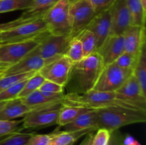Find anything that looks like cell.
<instances>
[{"label": "cell", "instance_id": "4", "mask_svg": "<svg viewBox=\"0 0 146 145\" xmlns=\"http://www.w3.org/2000/svg\"><path fill=\"white\" fill-rule=\"evenodd\" d=\"M70 1L59 0L43 16L47 31L55 36H69L71 25L69 16Z\"/></svg>", "mask_w": 146, "mask_h": 145}, {"label": "cell", "instance_id": "6", "mask_svg": "<svg viewBox=\"0 0 146 145\" xmlns=\"http://www.w3.org/2000/svg\"><path fill=\"white\" fill-rule=\"evenodd\" d=\"M71 38L66 36H55L47 33L32 51L45 60L47 64L65 55Z\"/></svg>", "mask_w": 146, "mask_h": 145}, {"label": "cell", "instance_id": "19", "mask_svg": "<svg viewBox=\"0 0 146 145\" xmlns=\"http://www.w3.org/2000/svg\"><path fill=\"white\" fill-rule=\"evenodd\" d=\"M96 128L82 129L78 131H54L51 133V140L49 145H70L74 144L80 138L88 133L95 132Z\"/></svg>", "mask_w": 146, "mask_h": 145}, {"label": "cell", "instance_id": "20", "mask_svg": "<svg viewBox=\"0 0 146 145\" xmlns=\"http://www.w3.org/2000/svg\"><path fill=\"white\" fill-rule=\"evenodd\" d=\"M96 110L89 109L77 117L74 121L62 127L63 131H78L82 129L96 128Z\"/></svg>", "mask_w": 146, "mask_h": 145}, {"label": "cell", "instance_id": "33", "mask_svg": "<svg viewBox=\"0 0 146 145\" xmlns=\"http://www.w3.org/2000/svg\"><path fill=\"white\" fill-rule=\"evenodd\" d=\"M29 79V78H28ZM28 79L24 80L20 82L14 84L6 90L0 92V102L1 101H9L18 98L19 95L22 90L26 82Z\"/></svg>", "mask_w": 146, "mask_h": 145}, {"label": "cell", "instance_id": "13", "mask_svg": "<svg viewBox=\"0 0 146 145\" xmlns=\"http://www.w3.org/2000/svg\"><path fill=\"white\" fill-rule=\"evenodd\" d=\"M104 65L115 62L124 52V41L123 35L110 34L97 49Z\"/></svg>", "mask_w": 146, "mask_h": 145}, {"label": "cell", "instance_id": "44", "mask_svg": "<svg viewBox=\"0 0 146 145\" xmlns=\"http://www.w3.org/2000/svg\"><path fill=\"white\" fill-rule=\"evenodd\" d=\"M7 102H8V101H1V102H0V111L4 108V107L5 106L6 104L7 103Z\"/></svg>", "mask_w": 146, "mask_h": 145}, {"label": "cell", "instance_id": "27", "mask_svg": "<svg viewBox=\"0 0 146 145\" xmlns=\"http://www.w3.org/2000/svg\"><path fill=\"white\" fill-rule=\"evenodd\" d=\"M65 55L73 63V64L79 62L85 58L81 41L78 38L76 37L70 41Z\"/></svg>", "mask_w": 146, "mask_h": 145}, {"label": "cell", "instance_id": "47", "mask_svg": "<svg viewBox=\"0 0 146 145\" xmlns=\"http://www.w3.org/2000/svg\"><path fill=\"white\" fill-rule=\"evenodd\" d=\"M0 77H2V76H1V74H0Z\"/></svg>", "mask_w": 146, "mask_h": 145}, {"label": "cell", "instance_id": "10", "mask_svg": "<svg viewBox=\"0 0 146 145\" xmlns=\"http://www.w3.org/2000/svg\"><path fill=\"white\" fill-rule=\"evenodd\" d=\"M46 34L27 41L0 44V62L9 65L19 62L38 45L42 37Z\"/></svg>", "mask_w": 146, "mask_h": 145}, {"label": "cell", "instance_id": "46", "mask_svg": "<svg viewBox=\"0 0 146 145\" xmlns=\"http://www.w3.org/2000/svg\"><path fill=\"white\" fill-rule=\"evenodd\" d=\"M68 1H70V3H72V2H74V1H77V0H68Z\"/></svg>", "mask_w": 146, "mask_h": 145}, {"label": "cell", "instance_id": "48", "mask_svg": "<svg viewBox=\"0 0 146 145\" xmlns=\"http://www.w3.org/2000/svg\"><path fill=\"white\" fill-rule=\"evenodd\" d=\"M70 145H74V144H70Z\"/></svg>", "mask_w": 146, "mask_h": 145}, {"label": "cell", "instance_id": "21", "mask_svg": "<svg viewBox=\"0 0 146 145\" xmlns=\"http://www.w3.org/2000/svg\"><path fill=\"white\" fill-rule=\"evenodd\" d=\"M63 98H48V97L44 95L42 92H41L38 90L33 92L32 93L29 94L27 96L24 97V98H21L20 99L21 100V101L25 105H28V106L31 107L39 109V108L51 106V105H54V104L62 102Z\"/></svg>", "mask_w": 146, "mask_h": 145}, {"label": "cell", "instance_id": "43", "mask_svg": "<svg viewBox=\"0 0 146 145\" xmlns=\"http://www.w3.org/2000/svg\"><path fill=\"white\" fill-rule=\"evenodd\" d=\"M9 65H9V64L8 63H5L0 62V74L2 73L3 71H5Z\"/></svg>", "mask_w": 146, "mask_h": 145}, {"label": "cell", "instance_id": "45", "mask_svg": "<svg viewBox=\"0 0 146 145\" xmlns=\"http://www.w3.org/2000/svg\"><path fill=\"white\" fill-rule=\"evenodd\" d=\"M140 1H141L143 9L146 11V0H140Z\"/></svg>", "mask_w": 146, "mask_h": 145}, {"label": "cell", "instance_id": "15", "mask_svg": "<svg viewBox=\"0 0 146 145\" xmlns=\"http://www.w3.org/2000/svg\"><path fill=\"white\" fill-rule=\"evenodd\" d=\"M86 28L90 30L95 36L98 49L111 34V18L110 9L97 14Z\"/></svg>", "mask_w": 146, "mask_h": 145}, {"label": "cell", "instance_id": "28", "mask_svg": "<svg viewBox=\"0 0 146 145\" xmlns=\"http://www.w3.org/2000/svg\"><path fill=\"white\" fill-rule=\"evenodd\" d=\"M44 80H45L44 78L40 75L38 71L35 72L32 76H31L27 80L22 90L19 95L18 98H24L29 94L32 93L34 91L38 90Z\"/></svg>", "mask_w": 146, "mask_h": 145}, {"label": "cell", "instance_id": "24", "mask_svg": "<svg viewBox=\"0 0 146 145\" xmlns=\"http://www.w3.org/2000/svg\"><path fill=\"white\" fill-rule=\"evenodd\" d=\"M133 75L138 80L143 91L146 93V52L145 44L142 47L138 55L135 66L134 68Z\"/></svg>", "mask_w": 146, "mask_h": 145}, {"label": "cell", "instance_id": "31", "mask_svg": "<svg viewBox=\"0 0 146 145\" xmlns=\"http://www.w3.org/2000/svg\"><path fill=\"white\" fill-rule=\"evenodd\" d=\"M64 87L62 85L45 80L42 85L40 86L38 90L48 98H58L64 97Z\"/></svg>", "mask_w": 146, "mask_h": 145}, {"label": "cell", "instance_id": "12", "mask_svg": "<svg viewBox=\"0 0 146 145\" xmlns=\"http://www.w3.org/2000/svg\"><path fill=\"white\" fill-rule=\"evenodd\" d=\"M111 18V34L123 35L131 26V15L126 0H115L110 8Z\"/></svg>", "mask_w": 146, "mask_h": 145}, {"label": "cell", "instance_id": "9", "mask_svg": "<svg viewBox=\"0 0 146 145\" xmlns=\"http://www.w3.org/2000/svg\"><path fill=\"white\" fill-rule=\"evenodd\" d=\"M62 102L30 112L23 117L22 129H40L56 125Z\"/></svg>", "mask_w": 146, "mask_h": 145}, {"label": "cell", "instance_id": "18", "mask_svg": "<svg viewBox=\"0 0 146 145\" xmlns=\"http://www.w3.org/2000/svg\"><path fill=\"white\" fill-rule=\"evenodd\" d=\"M35 109H38L25 105L20 98H16L8 101L4 108L0 111V119L14 120L17 118L24 117L26 115Z\"/></svg>", "mask_w": 146, "mask_h": 145}, {"label": "cell", "instance_id": "41", "mask_svg": "<svg viewBox=\"0 0 146 145\" xmlns=\"http://www.w3.org/2000/svg\"><path fill=\"white\" fill-rule=\"evenodd\" d=\"M124 145H141L137 140L131 136L124 137Z\"/></svg>", "mask_w": 146, "mask_h": 145}, {"label": "cell", "instance_id": "5", "mask_svg": "<svg viewBox=\"0 0 146 145\" xmlns=\"http://www.w3.org/2000/svg\"><path fill=\"white\" fill-rule=\"evenodd\" d=\"M42 17L21 24L9 31L0 33V44L27 41L48 33L46 26Z\"/></svg>", "mask_w": 146, "mask_h": 145}, {"label": "cell", "instance_id": "26", "mask_svg": "<svg viewBox=\"0 0 146 145\" xmlns=\"http://www.w3.org/2000/svg\"><path fill=\"white\" fill-rule=\"evenodd\" d=\"M33 0H0V14L17 10H27Z\"/></svg>", "mask_w": 146, "mask_h": 145}, {"label": "cell", "instance_id": "35", "mask_svg": "<svg viewBox=\"0 0 146 145\" xmlns=\"http://www.w3.org/2000/svg\"><path fill=\"white\" fill-rule=\"evenodd\" d=\"M35 72H31L24 74H19V75L0 77V92L8 88L9 87L11 86L14 84L17 83V82L28 79L30 77L32 76Z\"/></svg>", "mask_w": 146, "mask_h": 145}, {"label": "cell", "instance_id": "32", "mask_svg": "<svg viewBox=\"0 0 146 145\" xmlns=\"http://www.w3.org/2000/svg\"><path fill=\"white\" fill-rule=\"evenodd\" d=\"M59 0H33L29 9L26 12L34 15H44Z\"/></svg>", "mask_w": 146, "mask_h": 145}, {"label": "cell", "instance_id": "38", "mask_svg": "<svg viewBox=\"0 0 146 145\" xmlns=\"http://www.w3.org/2000/svg\"><path fill=\"white\" fill-rule=\"evenodd\" d=\"M51 134H34L31 136L26 145H49Z\"/></svg>", "mask_w": 146, "mask_h": 145}, {"label": "cell", "instance_id": "37", "mask_svg": "<svg viewBox=\"0 0 146 145\" xmlns=\"http://www.w3.org/2000/svg\"><path fill=\"white\" fill-rule=\"evenodd\" d=\"M111 131L104 128H98L94 134L91 145H108L111 138Z\"/></svg>", "mask_w": 146, "mask_h": 145}, {"label": "cell", "instance_id": "36", "mask_svg": "<svg viewBox=\"0 0 146 145\" xmlns=\"http://www.w3.org/2000/svg\"><path fill=\"white\" fill-rule=\"evenodd\" d=\"M138 55H134L123 52L113 63L123 69L133 72L134 68L138 61Z\"/></svg>", "mask_w": 146, "mask_h": 145}, {"label": "cell", "instance_id": "3", "mask_svg": "<svg viewBox=\"0 0 146 145\" xmlns=\"http://www.w3.org/2000/svg\"><path fill=\"white\" fill-rule=\"evenodd\" d=\"M104 65L97 52L85 57L73 65L70 80L73 79L78 93H85L93 90Z\"/></svg>", "mask_w": 146, "mask_h": 145}, {"label": "cell", "instance_id": "2", "mask_svg": "<svg viewBox=\"0 0 146 145\" xmlns=\"http://www.w3.org/2000/svg\"><path fill=\"white\" fill-rule=\"evenodd\" d=\"M146 122V111L121 107H111L96 109V126L111 132L121 127Z\"/></svg>", "mask_w": 146, "mask_h": 145}, {"label": "cell", "instance_id": "1", "mask_svg": "<svg viewBox=\"0 0 146 145\" xmlns=\"http://www.w3.org/2000/svg\"><path fill=\"white\" fill-rule=\"evenodd\" d=\"M62 104L95 110L111 107H121L146 111L145 105L118 98L115 92H103L94 90L85 93L71 92L64 95Z\"/></svg>", "mask_w": 146, "mask_h": 145}, {"label": "cell", "instance_id": "7", "mask_svg": "<svg viewBox=\"0 0 146 145\" xmlns=\"http://www.w3.org/2000/svg\"><path fill=\"white\" fill-rule=\"evenodd\" d=\"M97 13L88 0H77L71 3L69 16L71 30L70 38L76 37L88 27Z\"/></svg>", "mask_w": 146, "mask_h": 145}, {"label": "cell", "instance_id": "25", "mask_svg": "<svg viewBox=\"0 0 146 145\" xmlns=\"http://www.w3.org/2000/svg\"><path fill=\"white\" fill-rule=\"evenodd\" d=\"M76 38H78L79 41H81L84 56H88L91 54L96 52V38L94 34L90 30H88V28H86L77 36Z\"/></svg>", "mask_w": 146, "mask_h": 145}, {"label": "cell", "instance_id": "22", "mask_svg": "<svg viewBox=\"0 0 146 145\" xmlns=\"http://www.w3.org/2000/svg\"><path fill=\"white\" fill-rule=\"evenodd\" d=\"M89 109H87V108L66 105L62 104L59 113H58L56 125H58L60 127H62L74 121L81 114Z\"/></svg>", "mask_w": 146, "mask_h": 145}, {"label": "cell", "instance_id": "11", "mask_svg": "<svg viewBox=\"0 0 146 145\" xmlns=\"http://www.w3.org/2000/svg\"><path fill=\"white\" fill-rule=\"evenodd\" d=\"M73 65V63L64 55L44 65L38 72L46 80L65 87L69 81Z\"/></svg>", "mask_w": 146, "mask_h": 145}, {"label": "cell", "instance_id": "14", "mask_svg": "<svg viewBox=\"0 0 146 145\" xmlns=\"http://www.w3.org/2000/svg\"><path fill=\"white\" fill-rule=\"evenodd\" d=\"M47 62L37 54L31 51L19 62L9 65L1 73V76L19 75L27 72H38L41 68L46 65Z\"/></svg>", "mask_w": 146, "mask_h": 145}, {"label": "cell", "instance_id": "34", "mask_svg": "<svg viewBox=\"0 0 146 145\" xmlns=\"http://www.w3.org/2000/svg\"><path fill=\"white\" fill-rule=\"evenodd\" d=\"M22 119L14 120H1L0 119V138L14 132H20L21 128Z\"/></svg>", "mask_w": 146, "mask_h": 145}, {"label": "cell", "instance_id": "23", "mask_svg": "<svg viewBox=\"0 0 146 145\" xmlns=\"http://www.w3.org/2000/svg\"><path fill=\"white\" fill-rule=\"evenodd\" d=\"M126 4L131 15V26L145 27L146 11L140 0H126Z\"/></svg>", "mask_w": 146, "mask_h": 145}, {"label": "cell", "instance_id": "29", "mask_svg": "<svg viewBox=\"0 0 146 145\" xmlns=\"http://www.w3.org/2000/svg\"><path fill=\"white\" fill-rule=\"evenodd\" d=\"M34 133L14 132L0 138V145H26Z\"/></svg>", "mask_w": 146, "mask_h": 145}, {"label": "cell", "instance_id": "8", "mask_svg": "<svg viewBox=\"0 0 146 145\" xmlns=\"http://www.w3.org/2000/svg\"><path fill=\"white\" fill-rule=\"evenodd\" d=\"M132 74V71L123 69L115 63L104 65L93 90L115 92Z\"/></svg>", "mask_w": 146, "mask_h": 145}, {"label": "cell", "instance_id": "30", "mask_svg": "<svg viewBox=\"0 0 146 145\" xmlns=\"http://www.w3.org/2000/svg\"><path fill=\"white\" fill-rule=\"evenodd\" d=\"M44 15H34V14H30L24 11L21 16H20L19 18L13 20L11 21L6 23H1L0 24V33L5 32V31H9L21 24H25V23L30 22V21H34L38 18H41Z\"/></svg>", "mask_w": 146, "mask_h": 145}, {"label": "cell", "instance_id": "17", "mask_svg": "<svg viewBox=\"0 0 146 145\" xmlns=\"http://www.w3.org/2000/svg\"><path fill=\"white\" fill-rule=\"evenodd\" d=\"M124 52L134 55H139L142 47L145 44V27L130 26L123 34Z\"/></svg>", "mask_w": 146, "mask_h": 145}, {"label": "cell", "instance_id": "39", "mask_svg": "<svg viewBox=\"0 0 146 145\" xmlns=\"http://www.w3.org/2000/svg\"><path fill=\"white\" fill-rule=\"evenodd\" d=\"M92 4L97 14L108 9L113 4L115 0H88Z\"/></svg>", "mask_w": 146, "mask_h": 145}, {"label": "cell", "instance_id": "16", "mask_svg": "<svg viewBox=\"0 0 146 145\" xmlns=\"http://www.w3.org/2000/svg\"><path fill=\"white\" fill-rule=\"evenodd\" d=\"M118 98L146 106V93L143 91L133 73L115 91Z\"/></svg>", "mask_w": 146, "mask_h": 145}, {"label": "cell", "instance_id": "42", "mask_svg": "<svg viewBox=\"0 0 146 145\" xmlns=\"http://www.w3.org/2000/svg\"><path fill=\"white\" fill-rule=\"evenodd\" d=\"M94 132L88 133V134L86 135V137L83 140V142L80 144V145H91L92 144V139L94 136Z\"/></svg>", "mask_w": 146, "mask_h": 145}, {"label": "cell", "instance_id": "40", "mask_svg": "<svg viewBox=\"0 0 146 145\" xmlns=\"http://www.w3.org/2000/svg\"><path fill=\"white\" fill-rule=\"evenodd\" d=\"M124 137L118 130L112 132L108 145H124Z\"/></svg>", "mask_w": 146, "mask_h": 145}]
</instances>
